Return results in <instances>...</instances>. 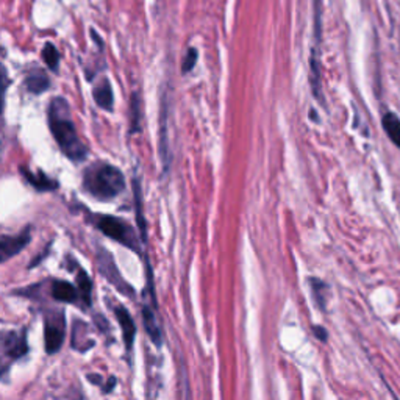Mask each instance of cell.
<instances>
[{
  "label": "cell",
  "mask_w": 400,
  "mask_h": 400,
  "mask_svg": "<svg viewBox=\"0 0 400 400\" xmlns=\"http://www.w3.org/2000/svg\"><path fill=\"white\" fill-rule=\"evenodd\" d=\"M49 128L66 158L74 163H83L88 158L89 149L77 132L75 122L72 119L71 105L64 97H54L47 110Z\"/></svg>",
  "instance_id": "cell-1"
},
{
  "label": "cell",
  "mask_w": 400,
  "mask_h": 400,
  "mask_svg": "<svg viewBox=\"0 0 400 400\" xmlns=\"http://www.w3.org/2000/svg\"><path fill=\"white\" fill-rule=\"evenodd\" d=\"M83 189L97 200H113L126 189V177L116 166L97 161L84 170Z\"/></svg>",
  "instance_id": "cell-2"
},
{
  "label": "cell",
  "mask_w": 400,
  "mask_h": 400,
  "mask_svg": "<svg viewBox=\"0 0 400 400\" xmlns=\"http://www.w3.org/2000/svg\"><path fill=\"white\" fill-rule=\"evenodd\" d=\"M87 213V219L105 236H108V238L119 242V244L128 247L130 251L136 253L141 252L140 236H138L133 225H130L127 221L117 218V216L93 214L91 212Z\"/></svg>",
  "instance_id": "cell-3"
},
{
  "label": "cell",
  "mask_w": 400,
  "mask_h": 400,
  "mask_svg": "<svg viewBox=\"0 0 400 400\" xmlns=\"http://www.w3.org/2000/svg\"><path fill=\"white\" fill-rule=\"evenodd\" d=\"M29 353L27 329L0 332V380L8 382L11 364Z\"/></svg>",
  "instance_id": "cell-4"
},
{
  "label": "cell",
  "mask_w": 400,
  "mask_h": 400,
  "mask_svg": "<svg viewBox=\"0 0 400 400\" xmlns=\"http://www.w3.org/2000/svg\"><path fill=\"white\" fill-rule=\"evenodd\" d=\"M66 338V319L61 310H47L44 313V346L49 355H55L63 347Z\"/></svg>",
  "instance_id": "cell-5"
},
{
  "label": "cell",
  "mask_w": 400,
  "mask_h": 400,
  "mask_svg": "<svg viewBox=\"0 0 400 400\" xmlns=\"http://www.w3.org/2000/svg\"><path fill=\"white\" fill-rule=\"evenodd\" d=\"M97 267H99L101 274L107 279L111 285H113L117 291L122 292L124 296H133V288L130 286L126 280L121 277V272L117 271V267L114 265V260L111 255L107 252V249L101 247L99 252H97Z\"/></svg>",
  "instance_id": "cell-6"
},
{
  "label": "cell",
  "mask_w": 400,
  "mask_h": 400,
  "mask_svg": "<svg viewBox=\"0 0 400 400\" xmlns=\"http://www.w3.org/2000/svg\"><path fill=\"white\" fill-rule=\"evenodd\" d=\"M31 241V227L27 225L17 235L0 236V263L11 260L21 253Z\"/></svg>",
  "instance_id": "cell-7"
},
{
  "label": "cell",
  "mask_w": 400,
  "mask_h": 400,
  "mask_svg": "<svg viewBox=\"0 0 400 400\" xmlns=\"http://www.w3.org/2000/svg\"><path fill=\"white\" fill-rule=\"evenodd\" d=\"M69 261V269L71 271L75 272V286L78 290V294H80V306L84 308H91V297H93V280H91L89 275L87 274V271L78 265V261L68 257Z\"/></svg>",
  "instance_id": "cell-8"
},
{
  "label": "cell",
  "mask_w": 400,
  "mask_h": 400,
  "mask_svg": "<svg viewBox=\"0 0 400 400\" xmlns=\"http://www.w3.org/2000/svg\"><path fill=\"white\" fill-rule=\"evenodd\" d=\"M113 311H114V316H116L117 323H119V327H121L124 344H126V350H127V353H132L135 336H136L135 320L132 316H130L127 308L121 304H116Z\"/></svg>",
  "instance_id": "cell-9"
},
{
  "label": "cell",
  "mask_w": 400,
  "mask_h": 400,
  "mask_svg": "<svg viewBox=\"0 0 400 400\" xmlns=\"http://www.w3.org/2000/svg\"><path fill=\"white\" fill-rule=\"evenodd\" d=\"M50 296L57 302H63V304H71L78 306L82 305L80 294H78L77 286L69 283L68 280H52Z\"/></svg>",
  "instance_id": "cell-10"
},
{
  "label": "cell",
  "mask_w": 400,
  "mask_h": 400,
  "mask_svg": "<svg viewBox=\"0 0 400 400\" xmlns=\"http://www.w3.org/2000/svg\"><path fill=\"white\" fill-rule=\"evenodd\" d=\"M310 87L311 93L316 97V101L325 105L323 94V83H320V44L314 43L310 55Z\"/></svg>",
  "instance_id": "cell-11"
},
{
  "label": "cell",
  "mask_w": 400,
  "mask_h": 400,
  "mask_svg": "<svg viewBox=\"0 0 400 400\" xmlns=\"http://www.w3.org/2000/svg\"><path fill=\"white\" fill-rule=\"evenodd\" d=\"M19 170H21V174L25 180H27L31 186H34L36 191L39 193H47V191H57L58 189V182L54 180V179H49L47 175H45L44 172H41V170H38V172H31V170L29 168H24L21 166L19 168Z\"/></svg>",
  "instance_id": "cell-12"
},
{
  "label": "cell",
  "mask_w": 400,
  "mask_h": 400,
  "mask_svg": "<svg viewBox=\"0 0 400 400\" xmlns=\"http://www.w3.org/2000/svg\"><path fill=\"white\" fill-rule=\"evenodd\" d=\"M96 341L89 336L88 324L83 323L80 319L74 320V327H72V347L78 352H87L91 347H94Z\"/></svg>",
  "instance_id": "cell-13"
},
{
  "label": "cell",
  "mask_w": 400,
  "mask_h": 400,
  "mask_svg": "<svg viewBox=\"0 0 400 400\" xmlns=\"http://www.w3.org/2000/svg\"><path fill=\"white\" fill-rule=\"evenodd\" d=\"M93 97L97 103V107L108 111V113H113L114 96H113V88H111V83L108 78L103 77L102 80L96 84L93 89Z\"/></svg>",
  "instance_id": "cell-14"
},
{
  "label": "cell",
  "mask_w": 400,
  "mask_h": 400,
  "mask_svg": "<svg viewBox=\"0 0 400 400\" xmlns=\"http://www.w3.org/2000/svg\"><path fill=\"white\" fill-rule=\"evenodd\" d=\"M25 88L31 94H43L50 88V78L43 69H31L25 75Z\"/></svg>",
  "instance_id": "cell-15"
},
{
  "label": "cell",
  "mask_w": 400,
  "mask_h": 400,
  "mask_svg": "<svg viewBox=\"0 0 400 400\" xmlns=\"http://www.w3.org/2000/svg\"><path fill=\"white\" fill-rule=\"evenodd\" d=\"M142 324H144V329H146V333L149 334L150 341H152L156 347H160L163 344V334H161L158 324H156L155 313L149 305L142 306Z\"/></svg>",
  "instance_id": "cell-16"
},
{
  "label": "cell",
  "mask_w": 400,
  "mask_h": 400,
  "mask_svg": "<svg viewBox=\"0 0 400 400\" xmlns=\"http://www.w3.org/2000/svg\"><path fill=\"white\" fill-rule=\"evenodd\" d=\"M308 285H310V290L314 300H316V305L320 310H327V302L330 297V286L325 283L324 280L316 279V277H308Z\"/></svg>",
  "instance_id": "cell-17"
},
{
  "label": "cell",
  "mask_w": 400,
  "mask_h": 400,
  "mask_svg": "<svg viewBox=\"0 0 400 400\" xmlns=\"http://www.w3.org/2000/svg\"><path fill=\"white\" fill-rule=\"evenodd\" d=\"M382 126L391 142L400 149V117L392 111H386L382 116Z\"/></svg>",
  "instance_id": "cell-18"
},
{
  "label": "cell",
  "mask_w": 400,
  "mask_h": 400,
  "mask_svg": "<svg viewBox=\"0 0 400 400\" xmlns=\"http://www.w3.org/2000/svg\"><path fill=\"white\" fill-rule=\"evenodd\" d=\"M130 135L141 132V97L140 93H133L130 99Z\"/></svg>",
  "instance_id": "cell-19"
},
{
  "label": "cell",
  "mask_w": 400,
  "mask_h": 400,
  "mask_svg": "<svg viewBox=\"0 0 400 400\" xmlns=\"http://www.w3.org/2000/svg\"><path fill=\"white\" fill-rule=\"evenodd\" d=\"M133 194H135V205H136V219H138V225H140V232H141V239L146 242L147 241V227H146V219H144L142 214V199H141V188H140V182L136 179L133 180Z\"/></svg>",
  "instance_id": "cell-20"
},
{
  "label": "cell",
  "mask_w": 400,
  "mask_h": 400,
  "mask_svg": "<svg viewBox=\"0 0 400 400\" xmlns=\"http://www.w3.org/2000/svg\"><path fill=\"white\" fill-rule=\"evenodd\" d=\"M43 60L45 64H47V68L50 71H54V72L58 71V66H60V52H58V49L52 43H47L44 45Z\"/></svg>",
  "instance_id": "cell-21"
},
{
  "label": "cell",
  "mask_w": 400,
  "mask_h": 400,
  "mask_svg": "<svg viewBox=\"0 0 400 400\" xmlns=\"http://www.w3.org/2000/svg\"><path fill=\"white\" fill-rule=\"evenodd\" d=\"M10 77H8V72H6L5 66L0 61V116L3 114V110H5V96H6V89L10 87Z\"/></svg>",
  "instance_id": "cell-22"
},
{
  "label": "cell",
  "mask_w": 400,
  "mask_h": 400,
  "mask_svg": "<svg viewBox=\"0 0 400 400\" xmlns=\"http://www.w3.org/2000/svg\"><path fill=\"white\" fill-rule=\"evenodd\" d=\"M198 57H199V52L198 49H188L186 52V57L183 58V63H182V72L183 74H188V72H191L195 66V63H198Z\"/></svg>",
  "instance_id": "cell-23"
},
{
  "label": "cell",
  "mask_w": 400,
  "mask_h": 400,
  "mask_svg": "<svg viewBox=\"0 0 400 400\" xmlns=\"http://www.w3.org/2000/svg\"><path fill=\"white\" fill-rule=\"evenodd\" d=\"M313 333L320 343H327V339H329V332H327L323 325H313Z\"/></svg>",
  "instance_id": "cell-24"
},
{
  "label": "cell",
  "mask_w": 400,
  "mask_h": 400,
  "mask_svg": "<svg viewBox=\"0 0 400 400\" xmlns=\"http://www.w3.org/2000/svg\"><path fill=\"white\" fill-rule=\"evenodd\" d=\"M116 377L114 376H111L108 380H107V383H105L103 386H102V392L103 394H108V392H111L114 390V386H116Z\"/></svg>",
  "instance_id": "cell-25"
}]
</instances>
